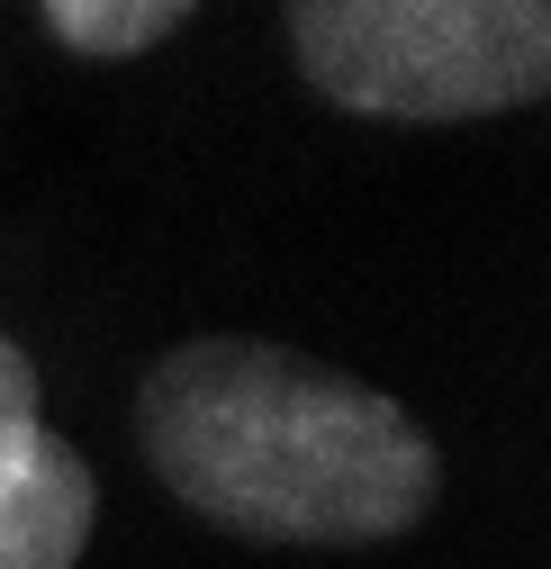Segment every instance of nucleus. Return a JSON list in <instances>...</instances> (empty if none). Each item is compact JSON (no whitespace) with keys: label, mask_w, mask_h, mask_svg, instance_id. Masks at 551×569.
Returning a JSON list of instances; mask_svg holds the SVG:
<instances>
[{"label":"nucleus","mask_w":551,"mask_h":569,"mask_svg":"<svg viewBox=\"0 0 551 569\" xmlns=\"http://www.w3.org/2000/svg\"><path fill=\"white\" fill-rule=\"evenodd\" d=\"M199 0H46V28L63 54H91V63H118V54H146L163 46Z\"/></svg>","instance_id":"20e7f679"},{"label":"nucleus","mask_w":551,"mask_h":569,"mask_svg":"<svg viewBox=\"0 0 551 569\" xmlns=\"http://www.w3.org/2000/svg\"><path fill=\"white\" fill-rule=\"evenodd\" d=\"M136 443L190 516L244 542H398L443 488L434 435L389 389L262 335L172 343L136 389Z\"/></svg>","instance_id":"f257e3e1"},{"label":"nucleus","mask_w":551,"mask_h":569,"mask_svg":"<svg viewBox=\"0 0 551 569\" xmlns=\"http://www.w3.org/2000/svg\"><path fill=\"white\" fill-rule=\"evenodd\" d=\"M37 443H46V398H37V362L0 335V507H10V488L28 479V461H37Z\"/></svg>","instance_id":"39448f33"},{"label":"nucleus","mask_w":551,"mask_h":569,"mask_svg":"<svg viewBox=\"0 0 551 569\" xmlns=\"http://www.w3.org/2000/svg\"><path fill=\"white\" fill-rule=\"evenodd\" d=\"M91 516H100L91 461L63 435H46L28 479L10 488V507H0V569H73L82 542H91Z\"/></svg>","instance_id":"7ed1b4c3"},{"label":"nucleus","mask_w":551,"mask_h":569,"mask_svg":"<svg viewBox=\"0 0 551 569\" xmlns=\"http://www.w3.org/2000/svg\"><path fill=\"white\" fill-rule=\"evenodd\" d=\"M290 54L353 118H507L551 91V0H290Z\"/></svg>","instance_id":"f03ea898"}]
</instances>
